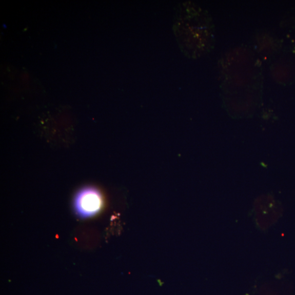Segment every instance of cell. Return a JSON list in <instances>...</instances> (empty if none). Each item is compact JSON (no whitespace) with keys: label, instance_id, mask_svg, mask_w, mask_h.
Listing matches in <instances>:
<instances>
[{"label":"cell","instance_id":"6da1fadb","mask_svg":"<svg viewBox=\"0 0 295 295\" xmlns=\"http://www.w3.org/2000/svg\"><path fill=\"white\" fill-rule=\"evenodd\" d=\"M103 206V198L99 190L86 188L81 190L75 198L74 207L82 218H89L98 213Z\"/></svg>","mask_w":295,"mask_h":295}]
</instances>
